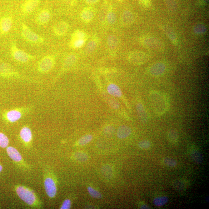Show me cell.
I'll return each instance as SVG.
<instances>
[{
	"instance_id": "cell-1",
	"label": "cell",
	"mask_w": 209,
	"mask_h": 209,
	"mask_svg": "<svg viewBox=\"0 0 209 209\" xmlns=\"http://www.w3.org/2000/svg\"><path fill=\"white\" fill-rule=\"evenodd\" d=\"M150 100L154 110L158 114H163L167 109V102L163 94L159 92H152L150 95Z\"/></svg>"
},
{
	"instance_id": "cell-2",
	"label": "cell",
	"mask_w": 209,
	"mask_h": 209,
	"mask_svg": "<svg viewBox=\"0 0 209 209\" xmlns=\"http://www.w3.org/2000/svg\"><path fill=\"white\" fill-rule=\"evenodd\" d=\"M21 35L24 39L30 43L40 44L44 41L42 37L33 32L25 24L22 25Z\"/></svg>"
},
{
	"instance_id": "cell-3",
	"label": "cell",
	"mask_w": 209,
	"mask_h": 209,
	"mask_svg": "<svg viewBox=\"0 0 209 209\" xmlns=\"http://www.w3.org/2000/svg\"><path fill=\"white\" fill-rule=\"evenodd\" d=\"M18 197L29 205H32L37 200L35 194L30 189L24 186H19L16 189Z\"/></svg>"
},
{
	"instance_id": "cell-4",
	"label": "cell",
	"mask_w": 209,
	"mask_h": 209,
	"mask_svg": "<svg viewBox=\"0 0 209 209\" xmlns=\"http://www.w3.org/2000/svg\"><path fill=\"white\" fill-rule=\"evenodd\" d=\"M149 59L148 55L142 51H132L129 53L128 56L129 62L136 66L141 65L145 64Z\"/></svg>"
},
{
	"instance_id": "cell-5",
	"label": "cell",
	"mask_w": 209,
	"mask_h": 209,
	"mask_svg": "<svg viewBox=\"0 0 209 209\" xmlns=\"http://www.w3.org/2000/svg\"><path fill=\"white\" fill-rule=\"evenodd\" d=\"M140 41L142 45L150 49L159 50L164 47L161 41L155 37L149 36L142 37L141 38Z\"/></svg>"
},
{
	"instance_id": "cell-6",
	"label": "cell",
	"mask_w": 209,
	"mask_h": 209,
	"mask_svg": "<svg viewBox=\"0 0 209 209\" xmlns=\"http://www.w3.org/2000/svg\"><path fill=\"white\" fill-rule=\"evenodd\" d=\"M11 51L13 57L19 62H27L33 58V57L31 55L19 49L15 45H12Z\"/></svg>"
},
{
	"instance_id": "cell-7",
	"label": "cell",
	"mask_w": 209,
	"mask_h": 209,
	"mask_svg": "<svg viewBox=\"0 0 209 209\" xmlns=\"http://www.w3.org/2000/svg\"><path fill=\"white\" fill-rule=\"evenodd\" d=\"M54 59L52 56L47 55L42 59L39 62L38 69L42 72H49L54 66Z\"/></svg>"
},
{
	"instance_id": "cell-8",
	"label": "cell",
	"mask_w": 209,
	"mask_h": 209,
	"mask_svg": "<svg viewBox=\"0 0 209 209\" xmlns=\"http://www.w3.org/2000/svg\"><path fill=\"white\" fill-rule=\"evenodd\" d=\"M166 69V66L164 63L161 62L155 63L152 64L149 69L150 75L153 77H158L164 73Z\"/></svg>"
},
{
	"instance_id": "cell-9",
	"label": "cell",
	"mask_w": 209,
	"mask_h": 209,
	"mask_svg": "<svg viewBox=\"0 0 209 209\" xmlns=\"http://www.w3.org/2000/svg\"><path fill=\"white\" fill-rule=\"evenodd\" d=\"M39 2L40 0H26L22 6V12L26 14L31 13L37 8Z\"/></svg>"
},
{
	"instance_id": "cell-10",
	"label": "cell",
	"mask_w": 209,
	"mask_h": 209,
	"mask_svg": "<svg viewBox=\"0 0 209 209\" xmlns=\"http://www.w3.org/2000/svg\"><path fill=\"white\" fill-rule=\"evenodd\" d=\"M45 190L47 195L53 198L56 195L57 188L54 181L51 178H47L44 182Z\"/></svg>"
},
{
	"instance_id": "cell-11",
	"label": "cell",
	"mask_w": 209,
	"mask_h": 209,
	"mask_svg": "<svg viewBox=\"0 0 209 209\" xmlns=\"http://www.w3.org/2000/svg\"><path fill=\"white\" fill-rule=\"evenodd\" d=\"M69 29V25L67 22H60L55 24L53 27V32L55 35L58 36H61L65 35Z\"/></svg>"
},
{
	"instance_id": "cell-12",
	"label": "cell",
	"mask_w": 209,
	"mask_h": 209,
	"mask_svg": "<svg viewBox=\"0 0 209 209\" xmlns=\"http://www.w3.org/2000/svg\"><path fill=\"white\" fill-rule=\"evenodd\" d=\"M12 20L10 17L2 18L0 20V32L2 34L8 33L12 28Z\"/></svg>"
},
{
	"instance_id": "cell-13",
	"label": "cell",
	"mask_w": 209,
	"mask_h": 209,
	"mask_svg": "<svg viewBox=\"0 0 209 209\" xmlns=\"http://www.w3.org/2000/svg\"><path fill=\"white\" fill-rule=\"evenodd\" d=\"M51 17V14L49 11L47 10H43L40 11L37 15L36 21L39 25H42L48 23Z\"/></svg>"
},
{
	"instance_id": "cell-14",
	"label": "cell",
	"mask_w": 209,
	"mask_h": 209,
	"mask_svg": "<svg viewBox=\"0 0 209 209\" xmlns=\"http://www.w3.org/2000/svg\"><path fill=\"white\" fill-rule=\"evenodd\" d=\"M135 20L133 14L129 11L123 12L120 17L121 23L124 26H128L132 24Z\"/></svg>"
},
{
	"instance_id": "cell-15",
	"label": "cell",
	"mask_w": 209,
	"mask_h": 209,
	"mask_svg": "<svg viewBox=\"0 0 209 209\" xmlns=\"http://www.w3.org/2000/svg\"><path fill=\"white\" fill-rule=\"evenodd\" d=\"M94 11L90 8H86L83 10L81 14V18L83 22L88 23L91 22L94 17Z\"/></svg>"
},
{
	"instance_id": "cell-16",
	"label": "cell",
	"mask_w": 209,
	"mask_h": 209,
	"mask_svg": "<svg viewBox=\"0 0 209 209\" xmlns=\"http://www.w3.org/2000/svg\"><path fill=\"white\" fill-rule=\"evenodd\" d=\"M107 91L110 95L117 98H120L122 96V92L119 86L114 83L109 84L107 87Z\"/></svg>"
},
{
	"instance_id": "cell-17",
	"label": "cell",
	"mask_w": 209,
	"mask_h": 209,
	"mask_svg": "<svg viewBox=\"0 0 209 209\" xmlns=\"http://www.w3.org/2000/svg\"><path fill=\"white\" fill-rule=\"evenodd\" d=\"M131 133V129L130 127L126 125H122L118 128L117 135L118 138L122 139L129 137Z\"/></svg>"
},
{
	"instance_id": "cell-18",
	"label": "cell",
	"mask_w": 209,
	"mask_h": 209,
	"mask_svg": "<svg viewBox=\"0 0 209 209\" xmlns=\"http://www.w3.org/2000/svg\"><path fill=\"white\" fill-rule=\"evenodd\" d=\"M136 107L139 119L142 122H146L148 119V115L142 103H137Z\"/></svg>"
},
{
	"instance_id": "cell-19",
	"label": "cell",
	"mask_w": 209,
	"mask_h": 209,
	"mask_svg": "<svg viewBox=\"0 0 209 209\" xmlns=\"http://www.w3.org/2000/svg\"><path fill=\"white\" fill-rule=\"evenodd\" d=\"M7 152L10 158L14 161L19 162L22 160V156L16 148L12 147H8L7 148Z\"/></svg>"
},
{
	"instance_id": "cell-20",
	"label": "cell",
	"mask_w": 209,
	"mask_h": 209,
	"mask_svg": "<svg viewBox=\"0 0 209 209\" xmlns=\"http://www.w3.org/2000/svg\"><path fill=\"white\" fill-rule=\"evenodd\" d=\"M107 43L110 50L112 51H114L117 49L119 45V40L116 36L110 35L107 39Z\"/></svg>"
},
{
	"instance_id": "cell-21",
	"label": "cell",
	"mask_w": 209,
	"mask_h": 209,
	"mask_svg": "<svg viewBox=\"0 0 209 209\" xmlns=\"http://www.w3.org/2000/svg\"><path fill=\"white\" fill-rule=\"evenodd\" d=\"M77 56L73 54L68 55L64 59L63 67L64 69H68L72 67L77 61Z\"/></svg>"
},
{
	"instance_id": "cell-22",
	"label": "cell",
	"mask_w": 209,
	"mask_h": 209,
	"mask_svg": "<svg viewBox=\"0 0 209 209\" xmlns=\"http://www.w3.org/2000/svg\"><path fill=\"white\" fill-rule=\"evenodd\" d=\"M20 135L22 140L25 142H29L32 139V133L29 128H22L20 132Z\"/></svg>"
},
{
	"instance_id": "cell-23",
	"label": "cell",
	"mask_w": 209,
	"mask_h": 209,
	"mask_svg": "<svg viewBox=\"0 0 209 209\" xmlns=\"http://www.w3.org/2000/svg\"><path fill=\"white\" fill-rule=\"evenodd\" d=\"M22 117V114L20 112L17 110H12L8 112L7 117L11 122H14L18 120Z\"/></svg>"
},
{
	"instance_id": "cell-24",
	"label": "cell",
	"mask_w": 209,
	"mask_h": 209,
	"mask_svg": "<svg viewBox=\"0 0 209 209\" xmlns=\"http://www.w3.org/2000/svg\"><path fill=\"white\" fill-rule=\"evenodd\" d=\"M191 157L193 161L197 164H200L202 161V157L200 152L197 150H192L191 153Z\"/></svg>"
},
{
	"instance_id": "cell-25",
	"label": "cell",
	"mask_w": 209,
	"mask_h": 209,
	"mask_svg": "<svg viewBox=\"0 0 209 209\" xmlns=\"http://www.w3.org/2000/svg\"><path fill=\"white\" fill-rule=\"evenodd\" d=\"M87 35L85 32L82 30H77L72 33V36H71V40H87Z\"/></svg>"
},
{
	"instance_id": "cell-26",
	"label": "cell",
	"mask_w": 209,
	"mask_h": 209,
	"mask_svg": "<svg viewBox=\"0 0 209 209\" xmlns=\"http://www.w3.org/2000/svg\"><path fill=\"white\" fill-rule=\"evenodd\" d=\"M97 46V42L96 40L93 39L90 40L87 44L85 48V51L87 53H92L96 49Z\"/></svg>"
},
{
	"instance_id": "cell-27",
	"label": "cell",
	"mask_w": 209,
	"mask_h": 209,
	"mask_svg": "<svg viewBox=\"0 0 209 209\" xmlns=\"http://www.w3.org/2000/svg\"><path fill=\"white\" fill-rule=\"evenodd\" d=\"M86 41L85 39L71 40L70 46L73 48H79L83 46Z\"/></svg>"
},
{
	"instance_id": "cell-28",
	"label": "cell",
	"mask_w": 209,
	"mask_h": 209,
	"mask_svg": "<svg viewBox=\"0 0 209 209\" xmlns=\"http://www.w3.org/2000/svg\"><path fill=\"white\" fill-rule=\"evenodd\" d=\"M0 72L4 75H9L13 73V71L9 65L3 64L0 65Z\"/></svg>"
},
{
	"instance_id": "cell-29",
	"label": "cell",
	"mask_w": 209,
	"mask_h": 209,
	"mask_svg": "<svg viewBox=\"0 0 209 209\" xmlns=\"http://www.w3.org/2000/svg\"><path fill=\"white\" fill-rule=\"evenodd\" d=\"M167 137L170 142L172 143H176L179 140V135L176 131L171 130L168 131Z\"/></svg>"
},
{
	"instance_id": "cell-30",
	"label": "cell",
	"mask_w": 209,
	"mask_h": 209,
	"mask_svg": "<svg viewBox=\"0 0 209 209\" xmlns=\"http://www.w3.org/2000/svg\"><path fill=\"white\" fill-rule=\"evenodd\" d=\"M168 202V198L167 197H160L154 199V204L157 207H161L166 204Z\"/></svg>"
},
{
	"instance_id": "cell-31",
	"label": "cell",
	"mask_w": 209,
	"mask_h": 209,
	"mask_svg": "<svg viewBox=\"0 0 209 209\" xmlns=\"http://www.w3.org/2000/svg\"><path fill=\"white\" fill-rule=\"evenodd\" d=\"M105 98H106L108 105L111 108L114 109H117L119 108V103L115 99L113 98L112 97H108V95L105 97Z\"/></svg>"
},
{
	"instance_id": "cell-32",
	"label": "cell",
	"mask_w": 209,
	"mask_h": 209,
	"mask_svg": "<svg viewBox=\"0 0 209 209\" xmlns=\"http://www.w3.org/2000/svg\"><path fill=\"white\" fill-rule=\"evenodd\" d=\"M93 139V136L91 134H87L83 136L79 139L78 142L79 145L80 146H84L89 143Z\"/></svg>"
},
{
	"instance_id": "cell-33",
	"label": "cell",
	"mask_w": 209,
	"mask_h": 209,
	"mask_svg": "<svg viewBox=\"0 0 209 209\" xmlns=\"http://www.w3.org/2000/svg\"><path fill=\"white\" fill-rule=\"evenodd\" d=\"M106 19L108 24L112 25L116 23V16L113 11H110L107 14Z\"/></svg>"
},
{
	"instance_id": "cell-34",
	"label": "cell",
	"mask_w": 209,
	"mask_h": 209,
	"mask_svg": "<svg viewBox=\"0 0 209 209\" xmlns=\"http://www.w3.org/2000/svg\"><path fill=\"white\" fill-rule=\"evenodd\" d=\"M9 141L5 134L0 132V147L5 148L9 145Z\"/></svg>"
},
{
	"instance_id": "cell-35",
	"label": "cell",
	"mask_w": 209,
	"mask_h": 209,
	"mask_svg": "<svg viewBox=\"0 0 209 209\" xmlns=\"http://www.w3.org/2000/svg\"><path fill=\"white\" fill-rule=\"evenodd\" d=\"M87 191L89 194L93 198L100 199L102 197V195L98 191L95 190L91 187H88L87 188Z\"/></svg>"
},
{
	"instance_id": "cell-36",
	"label": "cell",
	"mask_w": 209,
	"mask_h": 209,
	"mask_svg": "<svg viewBox=\"0 0 209 209\" xmlns=\"http://www.w3.org/2000/svg\"><path fill=\"white\" fill-rule=\"evenodd\" d=\"M163 162L167 166L174 167L176 166L177 162L176 160L171 158H167L163 159Z\"/></svg>"
},
{
	"instance_id": "cell-37",
	"label": "cell",
	"mask_w": 209,
	"mask_h": 209,
	"mask_svg": "<svg viewBox=\"0 0 209 209\" xmlns=\"http://www.w3.org/2000/svg\"><path fill=\"white\" fill-rule=\"evenodd\" d=\"M150 146L151 143L150 141L147 140L141 141L138 144V146L139 148L142 149H145V150L150 148Z\"/></svg>"
},
{
	"instance_id": "cell-38",
	"label": "cell",
	"mask_w": 209,
	"mask_h": 209,
	"mask_svg": "<svg viewBox=\"0 0 209 209\" xmlns=\"http://www.w3.org/2000/svg\"><path fill=\"white\" fill-rule=\"evenodd\" d=\"M115 129L112 126H106L103 130V132L105 135L108 136L112 135L114 133Z\"/></svg>"
},
{
	"instance_id": "cell-39",
	"label": "cell",
	"mask_w": 209,
	"mask_h": 209,
	"mask_svg": "<svg viewBox=\"0 0 209 209\" xmlns=\"http://www.w3.org/2000/svg\"><path fill=\"white\" fill-rule=\"evenodd\" d=\"M76 158L79 161L85 162L87 161L88 158L87 155L84 153H78L76 155Z\"/></svg>"
},
{
	"instance_id": "cell-40",
	"label": "cell",
	"mask_w": 209,
	"mask_h": 209,
	"mask_svg": "<svg viewBox=\"0 0 209 209\" xmlns=\"http://www.w3.org/2000/svg\"><path fill=\"white\" fill-rule=\"evenodd\" d=\"M174 184L175 187L177 189H182L186 187V184L182 181H176Z\"/></svg>"
},
{
	"instance_id": "cell-41",
	"label": "cell",
	"mask_w": 209,
	"mask_h": 209,
	"mask_svg": "<svg viewBox=\"0 0 209 209\" xmlns=\"http://www.w3.org/2000/svg\"><path fill=\"white\" fill-rule=\"evenodd\" d=\"M71 207V202L69 199H66L63 202L61 207V209H69Z\"/></svg>"
},
{
	"instance_id": "cell-42",
	"label": "cell",
	"mask_w": 209,
	"mask_h": 209,
	"mask_svg": "<svg viewBox=\"0 0 209 209\" xmlns=\"http://www.w3.org/2000/svg\"><path fill=\"white\" fill-rule=\"evenodd\" d=\"M139 1L141 4L146 7H149L151 4L150 0H142Z\"/></svg>"
},
{
	"instance_id": "cell-43",
	"label": "cell",
	"mask_w": 209,
	"mask_h": 209,
	"mask_svg": "<svg viewBox=\"0 0 209 209\" xmlns=\"http://www.w3.org/2000/svg\"><path fill=\"white\" fill-rule=\"evenodd\" d=\"M98 1L99 0H85L86 2L90 4H96Z\"/></svg>"
},
{
	"instance_id": "cell-44",
	"label": "cell",
	"mask_w": 209,
	"mask_h": 209,
	"mask_svg": "<svg viewBox=\"0 0 209 209\" xmlns=\"http://www.w3.org/2000/svg\"><path fill=\"white\" fill-rule=\"evenodd\" d=\"M141 209H149V207L147 205H143L141 207Z\"/></svg>"
},
{
	"instance_id": "cell-45",
	"label": "cell",
	"mask_w": 209,
	"mask_h": 209,
	"mask_svg": "<svg viewBox=\"0 0 209 209\" xmlns=\"http://www.w3.org/2000/svg\"><path fill=\"white\" fill-rule=\"evenodd\" d=\"M2 167L1 166V165H0V172H1L2 171Z\"/></svg>"
},
{
	"instance_id": "cell-46",
	"label": "cell",
	"mask_w": 209,
	"mask_h": 209,
	"mask_svg": "<svg viewBox=\"0 0 209 209\" xmlns=\"http://www.w3.org/2000/svg\"><path fill=\"white\" fill-rule=\"evenodd\" d=\"M118 1H122L123 0H117Z\"/></svg>"
},
{
	"instance_id": "cell-47",
	"label": "cell",
	"mask_w": 209,
	"mask_h": 209,
	"mask_svg": "<svg viewBox=\"0 0 209 209\" xmlns=\"http://www.w3.org/2000/svg\"><path fill=\"white\" fill-rule=\"evenodd\" d=\"M142 1V0H139V1Z\"/></svg>"
}]
</instances>
